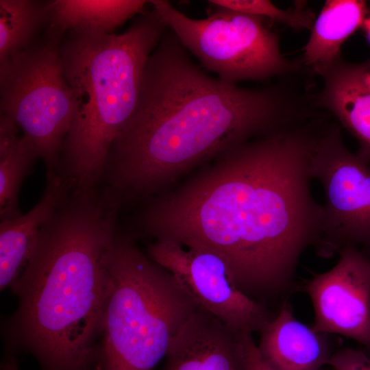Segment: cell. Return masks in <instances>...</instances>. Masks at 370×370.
Masks as SVG:
<instances>
[{
	"mask_svg": "<svg viewBox=\"0 0 370 370\" xmlns=\"http://www.w3.org/2000/svg\"><path fill=\"white\" fill-rule=\"evenodd\" d=\"M317 139L284 127L227 151L151 206L146 230L217 254L240 291L278 312L301 291L300 258L320 240L323 206L310 187Z\"/></svg>",
	"mask_w": 370,
	"mask_h": 370,
	"instance_id": "obj_1",
	"label": "cell"
},
{
	"mask_svg": "<svg viewBox=\"0 0 370 370\" xmlns=\"http://www.w3.org/2000/svg\"><path fill=\"white\" fill-rule=\"evenodd\" d=\"M286 124L271 91L208 75L169 28L145 64L135 110L106 166L110 190L151 192L208 158Z\"/></svg>",
	"mask_w": 370,
	"mask_h": 370,
	"instance_id": "obj_2",
	"label": "cell"
},
{
	"mask_svg": "<svg viewBox=\"0 0 370 370\" xmlns=\"http://www.w3.org/2000/svg\"><path fill=\"white\" fill-rule=\"evenodd\" d=\"M119 202L108 190L72 192L11 288L18 306L7 345L31 354L42 370H96Z\"/></svg>",
	"mask_w": 370,
	"mask_h": 370,
	"instance_id": "obj_3",
	"label": "cell"
},
{
	"mask_svg": "<svg viewBox=\"0 0 370 370\" xmlns=\"http://www.w3.org/2000/svg\"><path fill=\"white\" fill-rule=\"evenodd\" d=\"M168 29L152 9L119 34L66 32L60 53L74 112L60 173L73 191L97 188L111 147L136 106L147 60Z\"/></svg>",
	"mask_w": 370,
	"mask_h": 370,
	"instance_id": "obj_4",
	"label": "cell"
},
{
	"mask_svg": "<svg viewBox=\"0 0 370 370\" xmlns=\"http://www.w3.org/2000/svg\"><path fill=\"white\" fill-rule=\"evenodd\" d=\"M108 269L96 370H153L199 307L127 237L116 234Z\"/></svg>",
	"mask_w": 370,
	"mask_h": 370,
	"instance_id": "obj_5",
	"label": "cell"
},
{
	"mask_svg": "<svg viewBox=\"0 0 370 370\" xmlns=\"http://www.w3.org/2000/svg\"><path fill=\"white\" fill-rule=\"evenodd\" d=\"M61 40L47 32L40 41L0 63L1 112L17 123L43 160L47 175L60 173L74 112Z\"/></svg>",
	"mask_w": 370,
	"mask_h": 370,
	"instance_id": "obj_6",
	"label": "cell"
},
{
	"mask_svg": "<svg viewBox=\"0 0 370 370\" xmlns=\"http://www.w3.org/2000/svg\"><path fill=\"white\" fill-rule=\"evenodd\" d=\"M149 2L186 49L226 84L264 79L289 69L264 18L214 7L207 17L193 18L168 1Z\"/></svg>",
	"mask_w": 370,
	"mask_h": 370,
	"instance_id": "obj_7",
	"label": "cell"
},
{
	"mask_svg": "<svg viewBox=\"0 0 370 370\" xmlns=\"http://www.w3.org/2000/svg\"><path fill=\"white\" fill-rule=\"evenodd\" d=\"M312 172L325 196L317 254L330 258L353 247L370 257L369 162L347 149L339 131L333 129L317 139Z\"/></svg>",
	"mask_w": 370,
	"mask_h": 370,
	"instance_id": "obj_8",
	"label": "cell"
},
{
	"mask_svg": "<svg viewBox=\"0 0 370 370\" xmlns=\"http://www.w3.org/2000/svg\"><path fill=\"white\" fill-rule=\"evenodd\" d=\"M148 257L169 271L197 306L238 332H260L276 312L250 299L236 286L217 254L157 240Z\"/></svg>",
	"mask_w": 370,
	"mask_h": 370,
	"instance_id": "obj_9",
	"label": "cell"
},
{
	"mask_svg": "<svg viewBox=\"0 0 370 370\" xmlns=\"http://www.w3.org/2000/svg\"><path fill=\"white\" fill-rule=\"evenodd\" d=\"M338 254L332 268L301 282L314 309L311 328L352 339L370 354V257L353 247Z\"/></svg>",
	"mask_w": 370,
	"mask_h": 370,
	"instance_id": "obj_10",
	"label": "cell"
},
{
	"mask_svg": "<svg viewBox=\"0 0 370 370\" xmlns=\"http://www.w3.org/2000/svg\"><path fill=\"white\" fill-rule=\"evenodd\" d=\"M243 333L199 308L172 339L162 370H247Z\"/></svg>",
	"mask_w": 370,
	"mask_h": 370,
	"instance_id": "obj_11",
	"label": "cell"
},
{
	"mask_svg": "<svg viewBox=\"0 0 370 370\" xmlns=\"http://www.w3.org/2000/svg\"><path fill=\"white\" fill-rule=\"evenodd\" d=\"M259 334L258 352L273 370H319L341 347L333 334L316 332L297 320L291 301L282 304Z\"/></svg>",
	"mask_w": 370,
	"mask_h": 370,
	"instance_id": "obj_12",
	"label": "cell"
},
{
	"mask_svg": "<svg viewBox=\"0 0 370 370\" xmlns=\"http://www.w3.org/2000/svg\"><path fill=\"white\" fill-rule=\"evenodd\" d=\"M71 187L60 173L47 175L45 191L27 213L1 221L0 288L10 289L26 267L43 225L69 195Z\"/></svg>",
	"mask_w": 370,
	"mask_h": 370,
	"instance_id": "obj_13",
	"label": "cell"
},
{
	"mask_svg": "<svg viewBox=\"0 0 370 370\" xmlns=\"http://www.w3.org/2000/svg\"><path fill=\"white\" fill-rule=\"evenodd\" d=\"M365 66L336 64L326 75L323 101L358 140L360 157L370 162V83Z\"/></svg>",
	"mask_w": 370,
	"mask_h": 370,
	"instance_id": "obj_14",
	"label": "cell"
},
{
	"mask_svg": "<svg viewBox=\"0 0 370 370\" xmlns=\"http://www.w3.org/2000/svg\"><path fill=\"white\" fill-rule=\"evenodd\" d=\"M144 0H52L47 1V32L62 38L71 31L113 34L136 14Z\"/></svg>",
	"mask_w": 370,
	"mask_h": 370,
	"instance_id": "obj_15",
	"label": "cell"
},
{
	"mask_svg": "<svg viewBox=\"0 0 370 370\" xmlns=\"http://www.w3.org/2000/svg\"><path fill=\"white\" fill-rule=\"evenodd\" d=\"M367 11L364 1H326L304 47L306 64L321 74L336 66L342 44L363 23Z\"/></svg>",
	"mask_w": 370,
	"mask_h": 370,
	"instance_id": "obj_16",
	"label": "cell"
},
{
	"mask_svg": "<svg viewBox=\"0 0 370 370\" xmlns=\"http://www.w3.org/2000/svg\"><path fill=\"white\" fill-rule=\"evenodd\" d=\"M47 23V1L0 0V63L31 47Z\"/></svg>",
	"mask_w": 370,
	"mask_h": 370,
	"instance_id": "obj_17",
	"label": "cell"
},
{
	"mask_svg": "<svg viewBox=\"0 0 370 370\" xmlns=\"http://www.w3.org/2000/svg\"><path fill=\"white\" fill-rule=\"evenodd\" d=\"M38 158L33 145L23 135L8 153L0 158L1 221L22 214L18 206L20 188Z\"/></svg>",
	"mask_w": 370,
	"mask_h": 370,
	"instance_id": "obj_18",
	"label": "cell"
},
{
	"mask_svg": "<svg viewBox=\"0 0 370 370\" xmlns=\"http://www.w3.org/2000/svg\"><path fill=\"white\" fill-rule=\"evenodd\" d=\"M208 3L217 7L245 14L269 18L301 29L309 27L311 16L297 11H284L267 0H210Z\"/></svg>",
	"mask_w": 370,
	"mask_h": 370,
	"instance_id": "obj_19",
	"label": "cell"
},
{
	"mask_svg": "<svg viewBox=\"0 0 370 370\" xmlns=\"http://www.w3.org/2000/svg\"><path fill=\"white\" fill-rule=\"evenodd\" d=\"M328 365L333 370H370V355L362 349L341 346Z\"/></svg>",
	"mask_w": 370,
	"mask_h": 370,
	"instance_id": "obj_20",
	"label": "cell"
},
{
	"mask_svg": "<svg viewBox=\"0 0 370 370\" xmlns=\"http://www.w3.org/2000/svg\"><path fill=\"white\" fill-rule=\"evenodd\" d=\"M17 123L8 115L0 113V158L8 153L17 144L21 136Z\"/></svg>",
	"mask_w": 370,
	"mask_h": 370,
	"instance_id": "obj_21",
	"label": "cell"
},
{
	"mask_svg": "<svg viewBox=\"0 0 370 370\" xmlns=\"http://www.w3.org/2000/svg\"><path fill=\"white\" fill-rule=\"evenodd\" d=\"M243 343L247 370H273L260 356L252 333L243 334Z\"/></svg>",
	"mask_w": 370,
	"mask_h": 370,
	"instance_id": "obj_22",
	"label": "cell"
},
{
	"mask_svg": "<svg viewBox=\"0 0 370 370\" xmlns=\"http://www.w3.org/2000/svg\"><path fill=\"white\" fill-rule=\"evenodd\" d=\"M1 370H18V365L14 354L8 353L1 367Z\"/></svg>",
	"mask_w": 370,
	"mask_h": 370,
	"instance_id": "obj_23",
	"label": "cell"
},
{
	"mask_svg": "<svg viewBox=\"0 0 370 370\" xmlns=\"http://www.w3.org/2000/svg\"><path fill=\"white\" fill-rule=\"evenodd\" d=\"M363 24L365 25V30L370 40V17L365 19Z\"/></svg>",
	"mask_w": 370,
	"mask_h": 370,
	"instance_id": "obj_24",
	"label": "cell"
},
{
	"mask_svg": "<svg viewBox=\"0 0 370 370\" xmlns=\"http://www.w3.org/2000/svg\"><path fill=\"white\" fill-rule=\"evenodd\" d=\"M368 79H369V83H370V73H369V74H368Z\"/></svg>",
	"mask_w": 370,
	"mask_h": 370,
	"instance_id": "obj_25",
	"label": "cell"
}]
</instances>
